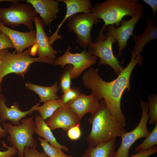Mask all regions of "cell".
<instances>
[{
    "label": "cell",
    "instance_id": "11",
    "mask_svg": "<svg viewBox=\"0 0 157 157\" xmlns=\"http://www.w3.org/2000/svg\"><path fill=\"white\" fill-rule=\"evenodd\" d=\"M144 8L137 13L128 20H122L120 26L116 28L114 25L108 26L107 33L115 39L118 44L117 57L121 56L122 51L127 45L128 41L133 32L134 27L138 21L142 18Z\"/></svg>",
    "mask_w": 157,
    "mask_h": 157
},
{
    "label": "cell",
    "instance_id": "22",
    "mask_svg": "<svg viewBox=\"0 0 157 157\" xmlns=\"http://www.w3.org/2000/svg\"><path fill=\"white\" fill-rule=\"evenodd\" d=\"M115 144L113 138L96 147L89 145L84 154L86 157H114Z\"/></svg>",
    "mask_w": 157,
    "mask_h": 157
},
{
    "label": "cell",
    "instance_id": "25",
    "mask_svg": "<svg viewBox=\"0 0 157 157\" xmlns=\"http://www.w3.org/2000/svg\"><path fill=\"white\" fill-rule=\"evenodd\" d=\"M38 139L40 141V145L43 151L49 157H72L71 155H67L60 149L55 147L45 141L43 138L38 137Z\"/></svg>",
    "mask_w": 157,
    "mask_h": 157
},
{
    "label": "cell",
    "instance_id": "17",
    "mask_svg": "<svg viewBox=\"0 0 157 157\" xmlns=\"http://www.w3.org/2000/svg\"><path fill=\"white\" fill-rule=\"evenodd\" d=\"M58 2L64 3L66 6V12L65 17L61 22L58 25L55 33L49 38L52 45L56 40L63 38L62 35H58V32L61 26L66 20L71 16L78 13H90V8L92 7L90 0H57Z\"/></svg>",
    "mask_w": 157,
    "mask_h": 157
},
{
    "label": "cell",
    "instance_id": "2",
    "mask_svg": "<svg viewBox=\"0 0 157 157\" xmlns=\"http://www.w3.org/2000/svg\"><path fill=\"white\" fill-rule=\"evenodd\" d=\"M88 121L92 124V128L85 139L89 145L94 147L121 137L127 132L113 117L103 100L99 102L98 108Z\"/></svg>",
    "mask_w": 157,
    "mask_h": 157
},
{
    "label": "cell",
    "instance_id": "6",
    "mask_svg": "<svg viewBox=\"0 0 157 157\" xmlns=\"http://www.w3.org/2000/svg\"><path fill=\"white\" fill-rule=\"evenodd\" d=\"M37 14L29 3H13L8 7H0V22L13 28L24 25L31 31Z\"/></svg>",
    "mask_w": 157,
    "mask_h": 157
},
{
    "label": "cell",
    "instance_id": "5",
    "mask_svg": "<svg viewBox=\"0 0 157 157\" xmlns=\"http://www.w3.org/2000/svg\"><path fill=\"white\" fill-rule=\"evenodd\" d=\"M31 48L20 53L14 54L8 49L4 50V55L1 59L2 64L0 67V86L3 78L7 74L14 73L23 77L28 72V67L35 62L53 64L54 60L47 58L30 57Z\"/></svg>",
    "mask_w": 157,
    "mask_h": 157
},
{
    "label": "cell",
    "instance_id": "4",
    "mask_svg": "<svg viewBox=\"0 0 157 157\" xmlns=\"http://www.w3.org/2000/svg\"><path fill=\"white\" fill-rule=\"evenodd\" d=\"M33 116L23 118L21 124L17 126L10 123L2 122L3 128L9 135L7 137L10 145L14 146L17 150L18 157H24V151L25 147L36 148L37 143L33 137L35 133V125Z\"/></svg>",
    "mask_w": 157,
    "mask_h": 157
},
{
    "label": "cell",
    "instance_id": "35",
    "mask_svg": "<svg viewBox=\"0 0 157 157\" xmlns=\"http://www.w3.org/2000/svg\"><path fill=\"white\" fill-rule=\"evenodd\" d=\"M7 133L5 129L0 126V138L5 137Z\"/></svg>",
    "mask_w": 157,
    "mask_h": 157
},
{
    "label": "cell",
    "instance_id": "39",
    "mask_svg": "<svg viewBox=\"0 0 157 157\" xmlns=\"http://www.w3.org/2000/svg\"><path fill=\"white\" fill-rule=\"evenodd\" d=\"M80 157H86L85 155L84 154L82 156Z\"/></svg>",
    "mask_w": 157,
    "mask_h": 157
},
{
    "label": "cell",
    "instance_id": "8",
    "mask_svg": "<svg viewBox=\"0 0 157 157\" xmlns=\"http://www.w3.org/2000/svg\"><path fill=\"white\" fill-rule=\"evenodd\" d=\"M71 49L68 46L62 56L55 59L53 64L60 66L62 68L66 65H72L70 75L71 79H74L79 77L86 69L95 65L98 57L85 49L80 53H72L70 52Z\"/></svg>",
    "mask_w": 157,
    "mask_h": 157
},
{
    "label": "cell",
    "instance_id": "23",
    "mask_svg": "<svg viewBox=\"0 0 157 157\" xmlns=\"http://www.w3.org/2000/svg\"><path fill=\"white\" fill-rule=\"evenodd\" d=\"M64 104L60 99L57 100H49L44 102L42 105L38 106L36 111L39 113L40 115L45 120Z\"/></svg>",
    "mask_w": 157,
    "mask_h": 157
},
{
    "label": "cell",
    "instance_id": "32",
    "mask_svg": "<svg viewBox=\"0 0 157 157\" xmlns=\"http://www.w3.org/2000/svg\"><path fill=\"white\" fill-rule=\"evenodd\" d=\"M2 146L6 147L7 150L4 151H0V157H12L16 155L17 153V150L14 146L8 147L3 141H1Z\"/></svg>",
    "mask_w": 157,
    "mask_h": 157
},
{
    "label": "cell",
    "instance_id": "21",
    "mask_svg": "<svg viewBox=\"0 0 157 157\" xmlns=\"http://www.w3.org/2000/svg\"><path fill=\"white\" fill-rule=\"evenodd\" d=\"M25 85L28 90L33 91L38 95L40 98V103L60 99L57 95L60 88L57 82L48 87L40 86L28 82L26 83Z\"/></svg>",
    "mask_w": 157,
    "mask_h": 157
},
{
    "label": "cell",
    "instance_id": "20",
    "mask_svg": "<svg viewBox=\"0 0 157 157\" xmlns=\"http://www.w3.org/2000/svg\"><path fill=\"white\" fill-rule=\"evenodd\" d=\"M34 121L35 133L38 135L55 147L66 151H68L69 149L67 147L61 145L57 142L45 120L40 115H35Z\"/></svg>",
    "mask_w": 157,
    "mask_h": 157
},
{
    "label": "cell",
    "instance_id": "12",
    "mask_svg": "<svg viewBox=\"0 0 157 157\" xmlns=\"http://www.w3.org/2000/svg\"><path fill=\"white\" fill-rule=\"evenodd\" d=\"M80 120L70 108L64 104L56 110L46 122L52 131L61 128L63 131H67L80 123Z\"/></svg>",
    "mask_w": 157,
    "mask_h": 157
},
{
    "label": "cell",
    "instance_id": "1",
    "mask_svg": "<svg viewBox=\"0 0 157 157\" xmlns=\"http://www.w3.org/2000/svg\"><path fill=\"white\" fill-rule=\"evenodd\" d=\"M130 50L132 53L130 62L114 80L104 81L99 75L98 69L92 67L83 73L82 78L84 87L91 90L99 101L104 99L113 117L124 127L126 120L121 108L122 97L126 89L129 91L131 89L130 79L134 68L137 64L142 66L143 60L141 55L135 58V53Z\"/></svg>",
    "mask_w": 157,
    "mask_h": 157
},
{
    "label": "cell",
    "instance_id": "15",
    "mask_svg": "<svg viewBox=\"0 0 157 157\" xmlns=\"http://www.w3.org/2000/svg\"><path fill=\"white\" fill-rule=\"evenodd\" d=\"M65 104L70 108L81 120L88 113L93 115L98 108L99 102L92 92L88 95L81 93L76 99Z\"/></svg>",
    "mask_w": 157,
    "mask_h": 157
},
{
    "label": "cell",
    "instance_id": "37",
    "mask_svg": "<svg viewBox=\"0 0 157 157\" xmlns=\"http://www.w3.org/2000/svg\"><path fill=\"white\" fill-rule=\"evenodd\" d=\"M4 50L0 51V60L1 59L4 55Z\"/></svg>",
    "mask_w": 157,
    "mask_h": 157
},
{
    "label": "cell",
    "instance_id": "14",
    "mask_svg": "<svg viewBox=\"0 0 157 157\" xmlns=\"http://www.w3.org/2000/svg\"><path fill=\"white\" fill-rule=\"evenodd\" d=\"M0 31L10 39L17 53H22L25 49L35 44L36 31L35 30L21 32L10 28L0 22Z\"/></svg>",
    "mask_w": 157,
    "mask_h": 157
},
{
    "label": "cell",
    "instance_id": "3",
    "mask_svg": "<svg viewBox=\"0 0 157 157\" xmlns=\"http://www.w3.org/2000/svg\"><path fill=\"white\" fill-rule=\"evenodd\" d=\"M144 8L137 0H107L96 4L90 8V13L104 22L100 30L103 32L107 26L115 24L119 27L121 21L126 16L131 17Z\"/></svg>",
    "mask_w": 157,
    "mask_h": 157
},
{
    "label": "cell",
    "instance_id": "29",
    "mask_svg": "<svg viewBox=\"0 0 157 157\" xmlns=\"http://www.w3.org/2000/svg\"><path fill=\"white\" fill-rule=\"evenodd\" d=\"M24 157H49L43 150L39 152L35 148L25 147L24 151Z\"/></svg>",
    "mask_w": 157,
    "mask_h": 157
},
{
    "label": "cell",
    "instance_id": "19",
    "mask_svg": "<svg viewBox=\"0 0 157 157\" xmlns=\"http://www.w3.org/2000/svg\"><path fill=\"white\" fill-rule=\"evenodd\" d=\"M145 19L147 25L143 32L139 35H132L135 44L132 51L135 54V58L140 55L147 43L157 38V28L154 21L147 17Z\"/></svg>",
    "mask_w": 157,
    "mask_h": 157
},
{
    "label": "cell",
    "instance_id": "16",
    "mask_svg": "<svg viewBox=\"0 0 157 157\" xmlns=\"http://www.w3.org/2000/svg\"><path fill=\"white\" fill-rule=\"evenodd\" d=\"M36 28L35 44L38 57L47 58L54 60L58 52L51 46L49 38L44 30L43 24L40 18L35 16L34 22Z\"/></svg>",
    "mask_w": 157,
    "mask_h": 157
},
{
    "label": "cell",
    "instance_id": "24",
    "mask_svg": "<svg viewBox=\"0 0 157 157\" xmlns=\"http://www.w3.org/2000/svg\"><path fill=\"white\" fill-rule=\"evenodd\" d=\"M157 145V122L152 131L145 138L144 140L137 146L135 150L137 152L144 151L150 149L154 145Z\"/></svg>",
    "mask_w": 157,
    "mask_h": 157
},
{
    "label": "cell",
    "instance_id": "26",
    "mask_svg": "<svg viewBox=\"0 0 157 157\" xmlns=\"http://www.w3.org/2000/svg\"><path fill=\"white\" fill-rule=\"evenodd\" d=\"M148 99L149 123L151 124L157 122V94L150 95Z\"/></svg>",
    "mask_w": 157,
    "mask_h": 157
},
{
    "label": "cell",
    "instance_id": "9",
    "mask_svg": "<svg viewBox=\"0 0 157 157\" xmlns=\"http://www.w3.org/2000/svg\"><path fill=\"white\" fill-rule=\"evenodd\" d=\"M100 21L90 13L76 14L68 18L67 26L69 31L76 34L79 45L85 49L92 42L90 33L93 26Z\"/></svg>",
    "mask_w": 157,
    "mask_h": 157
},
{
    "label": "cell",
    "instance_id": "18",
    "mask_svg": "<svg viewBox=\"0 0 157 157\" xmlns=\"http://www.w3.org/2000/svg\"><path fill=\"white\" fill-rule=\"evenodd\" d=\"M41 17L43 24L49 25L57 18L60 10V3L54 0H26Z\"/></svg>",
    "mask_w": 157,
    "mask_h": 157
},
{
    "label": "cell",
    "instance_id": "7",
    "mask_svg": "<svg viewBox=\"0 0 157 157\" xmlns=\"http://www.w3.org/2000/svg\"><path fill=\"white\" fill-rule=\"evenodd\" d=\"M116 42V40L108 33L106 32L105 34L99 31L97 41L90 44L88 47V51L99 58V66L108 65L113 69L118 76L124 68L113 53L112 45Z\"/></svg>",
    "mask_w": 157,
    "mask_h": 157
},
{
    "label": "cell",
    "instance_id": "38",
    "mask_svg": "<svg viewBox=\"0 0 157 157\" xmlns=\"http://www.w3.org/2000/svg\"><path fill=\"white\" fill-rule=\"evenodd\" d=\"M2 60H1V59H0V67L2 64ZM2 89H1V86H0V91H1V90Z\"/></svg>",
    "mask_w": 157,
    "mask_h": 157
},
{
    "label": "cell",
    "instance_id": "33",
    "mask_svg": "<svg viewBox=\"0 0 157 157\" xmlns=\"http://www.w3.org/2000/svg\"><path fill=\"white\" fill-rule=\"evenodd\" d=\"M157 152V145H155L150 149L144 151L137 152L135 154L131 155L130 157H148Z\"/></svg>",
    "mask_w": 157,
    "mask_h": 157
},
{
    "label": "cell",
    "instance_id": "34",
    "mask_svg": "<svg viewBox=\"0 0 157 157\" xmlns=\"http://www.w3.org/2000/svg\"><path fill=\"white\" fill-rule=\"evenodd\" d=\"M142 1L148 5L151 9L153 13L152 20L154 22L156 19V13L157 10V0H142Z\"/></svg>",
    "mask_w": 157,
    "mask_h": 157
},
{
    "label": "cell",
    "instance_id": "31",
    "mask_svg": "<svg viewBox=\"0 0 157 157\" xmlns=\"http://www.w3.org/2000/svg\"><path fill=\"white\" fill-rule=\"evenodd\" d=\"M80 126V123L71 127L67 131V135L70 139L75 140L80 138L81 132Z\"/></svg>",
    "mask_w": 157,
    "mask_h": 157
},
{
    "label": "cell",
    "instance_id": "13",
    "mask_svg": "<svg viewBox=\"0 0 157 157\" xmlns=\"http://www.w3.org/2000/svg\"><path fill=\"white\" fill-rule=\"evenodd\" d=\"M6 99L4 95L0 93V122L7 120L15 126L21 124V120L28 115H31L33 111H36L40 104V103H37L29 110L23 111L20 109L19 106L16 103L9 108L6 104Z\"/></svg>",
    "mask_w": 157,
    "mask_h": 157
},
{
    "label": "cell",
    "instance_id": "36",
    "mask_svg": "<svg viewBox=\"0 0 157 157\" xmlns=\"http://www.w3.org/2000/svg\"><path fill=\"white\" fill-rule=\"evenodd\" d=\"M21 1H22L19 0H0V3L3 2H8L13 3L18 2Z\"/></svg>",
    "mask_w": 157,
    "mask_h": 157
},
{
    "label": "cell",
    "instance_id": "30",
    "mask_svg": "<svg viewBox=\"0 0 157 157\" xmlns=\"http://www.w3.org/2000/svg\"><path fill=\"white\" fill-rule=\"evenodd\" d=\"M14 48L13 45L8 37L0 31V51Z\"/></svg>",
    "mask_w": 157,
    "mask_h": 157
},
{
    "label": "cell",
    "instance_id": "27",
    "mask_svg": "<svg viewBox=\"0 0 157 157\" xmlns=\"http://www.w3.org/2000/svg\"><path fill=\"white\" fill-rule=\"evenodd\" d=\"M72 66L67 65L64 67V70L60 77L59 87L63 92L71 87L72 80L70 72Z\"/></svg>",
    "mask_w": 157,
    "mask_h": 157
},
{
    "label": "cell",
    "instance_id": "10",
    "mask_svg": "<svg viewBox=\"0 0 157 157\" xmlns=\"http://www.w3.org/2000/svg\"><path fill=\"white\" fill-rule=\"evenodd\" d=\"M142 114L141 119L136 127L132 131L124 133L121 137L120 145L115 152L114 157H129V149L137 140L146 138L150 133L147 127L149 119L148 116V104L147 102L141 101Z\"/></svg>",
    "mask_w": 157,
    "mask_h": 157
},
{
    "label": "cell",
    "instance_id": "28",
    "mask_svg": "<svg viewBox=\"0 0 157 157\" xmlns=\"http://www.w3.org/2000/svg\"><path fill=\"white\" fill-rule=\"evenodd\" d=\"M81 93L80 88L74 86L71 87L69 89L63 92L60 99L63 103L65 104L76 99Z\"/></svg>",
    "mask_w": 157,
    "mask_h": 157
}]
</instances>
